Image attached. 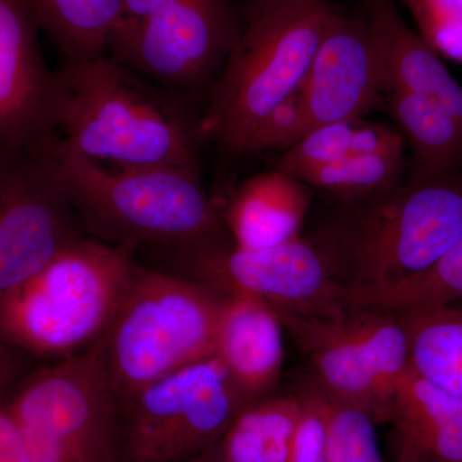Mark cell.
I'll list each match as a JSON object with an SVG mask.
<instances>
[{
    "instance_id": "20",
    "label": "cell",
    "mask_w": 462,
    "mask_h": 462,
    "mask_svg": "<svg viewBox=\"0 0 462 462\" xmlns=\"http://www.w3.org/2000/svg\"><path fill=\"white\" fill-rule=\"evenodd\" d=\"M303 402L298 394H267L245 403L216 451L229 462H287Z\"/></svg>"
},
{
    "instance_id": "11",
    "label": "cell",
    "mask_w": 462,
    "mask_h": 462,
    "mask_svg": "<svg viewBox=\"0 0 462 462\" xmlns=\"http://www.w3.org/2000/svg\"><path fill=\"white\" fill-rule=\"evenodd\" d=\"M184 278L220 297L257 298L276 312H321L345 303L327 264L310 240L275 247H227L173 254Z\"/></svg>"
},
{
    "instance_id": "7",
    "label": "cell",
    "mask_w": 462,
    "mask_h": 462,
    "mask_svg": "<svg viewBox=\"0 0 462 462\" xmlns=\"http://www.w3.org/2000/svg\"><path fill=\"white\" fill-rule=\"evenodd\" d=\"M7 404L30 462H123L117 397L99 340L26 373Z\"/></svg>"
},
{
    "instance_id": "2",
    "label": "cell",
    "mask_w": 462,
    "mask_h": 462,
    "mask_svg": "<svg viewBox=\"0 0 462 462\" xmlns=\"http://www.w3.org/2000/svg\"><path fill=\"white\" fill-rule=\"evenodd\" d=\"M41 157L80 218L85 233L109 245L165 249L170 254L227 247L223 214L199 171L133 167L109 171L54 135Z\"/></svg>"
},
{
    "instance_id": "22",
    "label": "cell",
    "mask_w": 462,
    "mask_h": 462,
    "mask_svg": "<svg viewBox=\"0 0 462 462\" xmlns=\"http://www.w3.org/2000/svg\"><path fill=\"white\" fill-rule=\"evenodd\" d=\"M397 314L409 337L412 369L462 401V305Z\"/></svg>"
},
{
    "instance_id": "25",
    "label": "cell",
    "mask_w": 462,
    "mask_h": 462,
    "mask_svg": "<svg viewBox=\"0 0 462 462\" xmlns=\"http://www.w3.org/2000/svg\"><path fill=\"white\" fill-rule=\"evenodd\" d=\"M407 163L404 151L356 154L306 173L300 181L351 202L402 184Z\"/></svg>"
},
{
    "instance_id": "21",
    "label": "cell",
    "mask_w": 462,
    "mask_h": 462,
    "mask_svg": "<svg viewBox=\"0 0 462 462\" xmlns=\"http://www.w3.org/2000/svg\"><path fill=\"white\" fill-rule=\"evenodd\" d=\"M39 30L53 42L62 65L105 54L123 17L124 0H25Z\"/></svg>"
},
{
    "instance_id": "23",
    "label": "cell",
    "mask_w": 462,
    "mask_h": 462,
    "mask_svg": "<svg viewBox=\"0 0 462 462\" xmlns=\"http://www.w3.org/2000/svg\"><path fill=\"white\" fill-rule=\"evenodd\" d=\"M404 147L402 135L396 127L364 118L340 121L316 127L285 149L278 170L300 180L306 173L343 158L404 151Z\"/></svg>"
},
{
    "instance_id": "12",
    "label": "cell",
    "mask_w": 462,
    "mask_h": 462,
    "mask_svg": "<svg viewBox=\"0 0 462 462\" xmlns=\"http://www.w3.org/2000/svg\"><path fill=\"white\" fill-rule=\"evenodd\" d=\"M38 30L25 0H0V173L60 134L65 83L45 62Z\"/></svg>"
},
{
    "instance_id": "6",
    "label": "cell",
    "mask_w": 462,
    "mask_h": 462,
    "mask_svg": "<svg viewBox=\"0 0 462 462\" xmlns=\"http://www.w3.org/2000/svg\"><path fill=\"white\" fill-rule=\"evenodd\" d=\"M221 300L190 279L138 264L114 320L99 339L117 402L215 356Z\"/></svg>"
},
{
    "instance_id": "10",
    "label": "cell",
    "mask_w": 462,
    "mask_h": 462,
    "mask_svg": "<svg viewBox=\"0 0 462 462\" xmlns=\"http://www.w3.org/2000/svg\"><path fill=\"white\" fill-rule=\"evenodd\" d=\"M239 32L229 0H175L145 20L120 21L108 48L136 74L175 91L205 80Z\"/></svg>"
},
{
    "instance_id": "24",
    "label": "cell",
    "mask_w": 462,
    "mask_h": 462,
    "mask_svg": "<svg viewBox=\"0 0 462 462\" xmlns=\"http://www.w3.org/2000/svg\"><path fill=\"white\" fill-rule=\"evenodd\" d=\"M298 393L320 411L325 430L327 462H385L372 416L354 404L324 393L305 379Z\"/></svg>"
},
{
    "instance_id": "35",
    "label": "cell",
    "mask_w": 462,
    "mask_h": 462,
    "mask_svg": "<svg viewBox=\"0 0 462 462\" xmlns=\"http://www.w3.org/2000/svg\"><path fill=\"white\" fill-rule=\"evenodd\" d=\"M205 461V454L199 456V457L193 458V460L187 462H203Z\"/></svg>"
},
{
    "instance_id": "29",
    "label": "cell",
    "mask_w": 462,
    "mask_h": 462,
    "mask_svg": "<svg viewBox=\"0 0 462 462\" xmlns=\"http://www.w3.org/2000/svg\"><path fill=\"white\" fill-rule=\"evenodd\" d=\"M0 462H30L23 431L7 401L0 402Z\"/></svg>"
},
{
    "instance_id": "16",
    "label": "cell",
    "mask_w": 462,
    "mask_h": 462,
    "mask_svg": "<svg viewBox=\"0 0 462 462\" xmlns=\"http://www.w3.org/2000/svg\"><path fill=\"white\" fill-rule=\"evenodd\" d=\"M384 93L402 90L445 108L462 123V87L442 58L407 25L394 0H364Z\"/></svg>"
},
{
    "instance_id": "18",
    "label": "cell",
    "mask_w": 462,
    "mask_h": 462,
    "mask_svg": "<svg viewBox=\"0 0 462 462\" xmlns=\"http://www.w3.org/2000/svg\"><path fill=\"white\" fill-rule=\"evenodd\" d=\"M400 443L424 462H462V401L409 365L392 398L391 419Z\"/></svg>"
},
{
    "instance_id": "3",
    "label": "cell",
    "mask_w": 462,
    "mask_h": 462,
    "mask_svg": "<svg viewBox=\"0 0 462 462\" xmlns=\"http://www.w3.org/2000/svg\"><path fill=\"white\" fill-rule=\"evenodd\" d=\"M60 72L65 100L58 133L69 147L120 169L199 171L196 127L172 90L105 54Z\"/></svg>"
},
{
    "instance_id": "36",
    "label": "cell",
    "mask_w": 462,
    "mask_h": 462,
    "mask_svg": "<svg viewBox=\"0 0 462 462\" xmlns=\"http://www.w3.org/2000/svg\"><path fill=\"white\" fill-rule=\"evenodd\" d=\"M9 348V346L5 345V343L0 342V354H3V352L7 351Z\"/></svg>"
},
{
    "instance_id": "9",
    "label": "cell",
    "mask_w": 462,
    "mask_h": 462,
    "mask_svg": "<svg viewBox=\"0 0 462 462\" xmlns=\"http://www.w3.org/2000/svg\"><path fill=\"white\" fill-rule=\"evenodd\" d=\"M216 356L118 402L124 462H187L214 448L245 406Z\"/></svg>"
},
{
    "instance_id": "19",
    "label": "cell",
    "mask_w": 462,
    "mask_h": 462,
    "mask_svg": "<svg viewBox=\"0 0 462 462\" xmlns=\"http://www.w3.org/2000/svg\"><path fill=\"white\" fill-rule=\"evenodd\" d=\"M387 96L389 115L411 152L409 182L458 176L462 169V123L445 108L402 90Z\"/></svg>"
},
{
    "instance_id": "1",
    "label": "cell",
    "mask_w": 462,
    "mask_h": 462,
    "mask_svg": "<svg viewBox=\"0 0 462 462\" xmlns=\"http://www.w3.org/2000/svg\"><path fill=\"white\" fill-rule=\"evenodd\" d=\"M349 305L420 275L462 239L458 176L340 202L306 238Z\"/></svg>"
},
{
    "instance_id": "13",
    "label": "cell",
    "mask_w": 462,
    "mask_h": 462,
    "mask_svg": "<svg viewBox=\"0 0 462 462\" xmlns=\"http://www.w3.org/2000/svg\"><path fill=\"white\" fill-rule=\"evenodd\" d=\"M83 225L41 154L0 173V298L41 273Z\"/></svg>"
},
{
    "instance_id": "34",
    "label": "cell",
    "mask_w": 462,
    "mask_h": 462,
    "mask_svg": "<svg viewBox=\"0 0 462 462\" xmlns=\"http://www.w3.org/2000/svg\"><path fill=\"white\" fill-rule=\"evenodd\" d=\"M203 462H229L225 460V458L221 457L220 455L214 448L208 449V451L205 452V461Z\"/></svg>"
},
{
    "instance_id": "14",
    "label": "cell",
    "mask_w": 462,
    "mask_h": 462,
    "mask_svg": "<svg viewBox=\"0 0 462 462\" xmlns=\"http://www.w3.org/2000/svg\"><path fill=\"white\" fill-rule=\"evenodd\" d=\"M383 93L378 51L366 16L331 11L302 84L309 133L364 118Z\"/></svg>"
},
{
    "instance_id": "15",
    "label": "cell",
    "mask_w": 462,
    "mask_h": 462,
    "mask_svg": "<svg viewBox=\"0 0 462 462\" xmlns=\"http://www.w3.org/2000/svg\"><path fill=\"white\" fill-rule=\"evenodd\" d=\"M282 329L275 310L263 300L223 297L215 356L243 402L272 394L278 384L284 363Z\"/></svg>"
},
{
    "instance_id": "26",
    "label": "cell",
    "mask_w": 462,
    "mask_h": 462,
    "mask_svg": "<svg viewBox=\"0 0 462 462\" xmlns=\"http://www.w3.org/2000/svg\"><path fill=\"white\" fill-rule=\"evenodd\" d=\"M462 303V239L427 272L358 306L403 312Z\"/></svg>"
},
{
    "instance_id": "27",
    "label": "cell",
    "mask_w": 462,
    "mask_h": 462,
    "mask_svg": "<svg viewBox=\"0 0 462 462\" xmlns=\"http://www.w3.org/2000/svg\"><path fill=\"white\" fill-rule=\"evenodd\" d=\"M422 41L442 60L462 65V0H402Z\"/></svg>"
},
{
    "instance_id": "8",
    "label": "cell",
    "mask_w": 462,
    "mask_h": 462,
    "mask_svg": "<svg viewBox=\"0 0 462 462\" xmlns=\"http://www.w3.org/2000/svg\"><path fill=\"white\" fill-rule=\"evenodd\" d=\"M276 314L306 360V382L375 422L389 421L394 389L410 365L409 337L397 312L342 303L328 311Z\"/></svg>"
},
{
    "instance_id": "5",
    "label": "cell",
    "mask_w": 462,
    "mask_h": 462,
    "mask_svg": "<svg viewBox=\"0 0 462 462\" xmlns=\"http://www.w3.org/2000/svg\"><path fill=\"white\" fill-rule=\"evenodd\" d=\"M331 11L325 3L249 5L203 123L218 147L247 153L267 117L302 87Z\"/></svg>"
},
{
    "instance_id": "32",
    "label": "cell",
    "mask_w": 462,
    "mask_h": 462,
    "mask_svg": "<svg viewBox=\"0 0 462 462\" xmlns=\"http://www.w3.org/2000/svg\"><path fill=\"white\" fill-rule=\"evenodd\" d=\"M316 3L329 5V0H251L249 5H316Z\"/></svg>"
},
{
    "instance_id": "31",
    "label": "cell",
    "mask_w": 462,
    "mask_h": 462,
    "mask_svg": "<svg viewBox=\"0 0 462 462\" xmlns=\"http://www.w3.org/2000/svg\"><path fill=\"white\" fill-rule=\"evenodd\" d=\"M173 2L175 0H124L121 21L138 23V21L145 20L152 14H157Z\"/></svg>"
},
{
    "instance_id": "4",
    "label": "cell",
    "mask_w": 462,
    "mask_h": 462,
    "mask_svg": "<svg viewBox=\"0 0 462 462\" xmlns=\"http://www.w3.org/2000/svg\"><path fill=\"white\" fill-rule=\"evenodd\" d=\"M136 266L132 247L76 240L0 298V342L33 357L80 354L105 336Z\"/></svg>"
},
{
    "instance_id": "33",
    "label": "cell",
    "mask_w": 462,
    "mask_h": 462,
    "mask_svg": "<svg viewBox=\"0 0 462 462\" xmlns=\"http://www.w3.org/2000/svg\"><path fill=\"white\" fill-rule=\"evenodd\" d=\"M393 462H424L421 456L412 447L400 443V452Z\"/></svg>"
},
{
    "instance_id": "30",
    "label": "cell",
    "mask_w": 462,
    "mask_h": 462,
    "mask_svg": "<svg viewBox=\"0 0 462 462\" xmlns=\"http://www.w3.org/2000/svg\"><path fill=\"white\" fill-rule=\"evenodd\" d=\"M26 357L25 354L12 346L0 354V402L8 400L18 382L27 373Z\"/></svg>"
},
{
    "instance_id": "28",
    "label": "cell",
    "mask_w": 462,
    "mask_h": 462,
    "mask_svg": "<svg viewBox=\"0 0 462 462\" xmlns=\"http://www.w3.org/2000/svg\"><path fill=\"white\" fill-rule=\"evenodd\" d=\"M303 402L302 418L298 424L287 462H327L325 430L320 411L311 401L298 393Z\"/></svg>"
},
{
    "instance_id": "17",
    "label": "cell",
    "mask_w": 462,
    "mask_h": 462,
    "mask_svg": "<svg viewBox=\"0 0 462 462\" xmlns=\"http://www.w3.org/2000/svg\"><path fill=\"white\" fill-rule=\"evenodd\" d=\"M311 199V187L281 170L252 176L223 214L233 247L269 248L300 238Z\"/></svg>"
}]
</instances>
